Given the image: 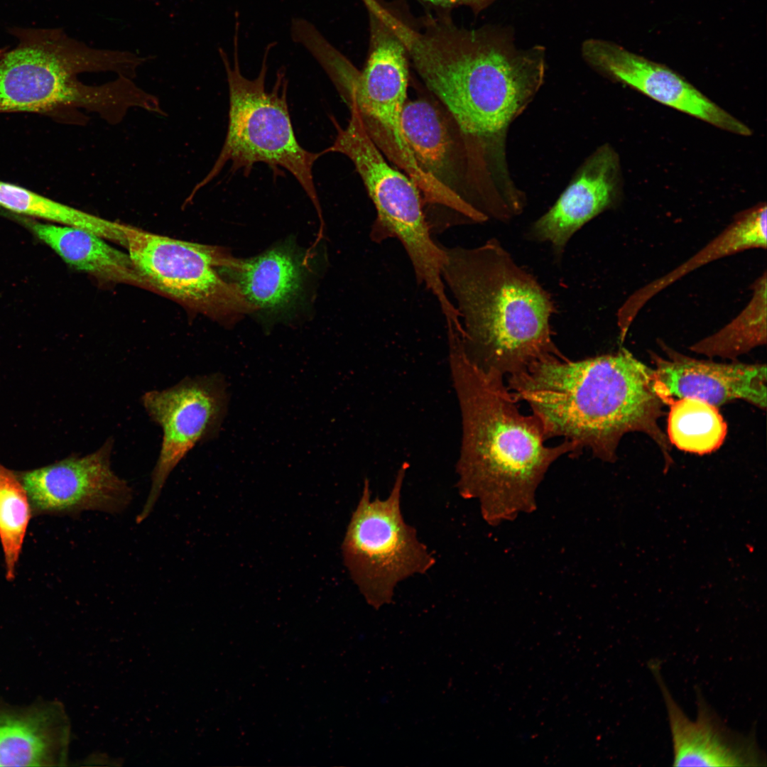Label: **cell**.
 Returning a JSON list of instances; mask_svg holds the SVG:
<instances>
[{"mask_svg":"<svg viewBox=\"0 0 767 767\" xmlns=\"http://www.w3.org/2000/svg\"><path fill=\"white\" fill-rule=\"evenodd\" d=\"M409 464L398 469L388 496L371 499L364 479L361 496L352 513L342 544L344 562L366 603L376 610L393 602L398 583L425 574L435 558L407 524L401 510L403 481Z\"/></svg>","mask_w":767,"mask_h":767,"instance_id":"obj_8","label":"cell"},{"mask_svg":"<svg viewBox=\"0 0 767 767\" xmlns=\"http://www.w3.org/2000/svg\"><path fill=\"white\" fill-rule=\"evenodd\" d=\"M23 224L70 266L98 280L152 290L129 254L103 237L71 226L22 217Z\"/></svg>","mask_w":767,"mask_h":767,"instance_id":"obj_19","label":"cell"},{"mask_svg":"<svg viewBox=\"0 0 767 767\" xmlns=\"http://www.w3.org/2000/svg\"><path fill=\"white\" fill-rule=\"evenodd\" d=\"M767 209L759 203L739 212L717 237L680 266L634 291L617 314L621 341L644 305L657 293L700 266L750 249H766Z\"/></svg>","mask_w":767,"mask_h":767,"instance_id":"obj_18","label":"cell"},{"mask_svg":"<svg viewBox=\"0 0 767 767\" xmlns=\"http://www.w3.org/2000/svg\"><path fill=\"white\" fill-rule=\"evenodd\" d=\"M621 182L617 152L609 143L600 146L580 165L554 205L532 224L529 238L550 243L560 256L578 229L616 205Z\"/></svg>","mask_w":767,"mask_h":767,"instance_id":"obj_15","label":"cell"},{"mask_svg":"<svg viewBox=\"0 0 767 767\" xmlns=\"http://www.w3.org/2000/svg\"><path fill=\"white\" fill-rule=\"evenodd\" d=\"M222 272L256 310L276 312L289 308L302 290V263L284 246L249 259L235 258Z\"/></svg>","mask_w":767,"mask_h":767,"instance_id":"obj_20","label":"cell"},{"mask_svg":"<svg viewBox=\"0 0 767 767\" xmlns=\"http://www.w3.org/2000/svg\"><path fill=\"white\" fill-rule=\"evenodd\" d=\"M31 516L28 497L18 474L0 463V541L9 581L14 580Z\"/></svg>","mask_w":767,"mask_h":767,"instance_id":"obj_25","label":"cell"},{"mask_svg":"<svg viewBox=\"0 0 767 767\" xmlns=\"http://www.w3.org/2000/svg\"><path fill=\"white\" fill-rule=\"evenodd\" d=\"M142 405L162 429L158 457L151 474L148 497L136 522L151 513L168 478L185 456L219 428L227 403L225 386L216 375L186 377L173 386L151 390L141 397Z\"/></svg>","mask_w":767,"mask_h":767,"instance_id":"obj_11","label":"cell"},{"mask_svg":"<svg viewBox=\"0 0 767 767\" xmlns=\"http://www.w3.org/2000/svg\"><path fill=\"white\" fill-rule=\"evenodd\" d=\"M434 11L406 22L409 61L477 155L503 161L509 128L543 84L546 48H518L511 26L465 28L453 21L451 11Z\"/></svg>","mask_w":767,"mask_h":767,"instance_id":"obj_1","label":"cell"},{"mask_svg":"<svg viewBox=\"0 0 767 767\" xmlns=\"http://www.w3.org/2000/svg\"><path fill=\"white\" fill-rule=\"evenodd\" d=\"M668 359L653 354L657 391L665 404L693 398L714 406L742 399L766 408V366L715 363L680 354L663 344Z\"/></svg>","mask_w":767,"mask_h":767,"instance_id":"obj_16","label":"cell"},{"mask_svg":"<svg viewBox=\"0 0 767 767\" xmlns=\"http://www.w3.org/2000/svg\"><path fill=\"white\" fill-rule=\"evenodd\" d=\"M67 727L56 703L0 704V766H45L63 760Z\"/></svg>","mask_w":767,"mask_h":767,"instance_id":"obj_17","label":"cell"},{"mask_svg":"<svg viewBox=\"0 0 767 767\" xmlns=\"http://www.w3.org/2000/svg\"><path fill=\"white\" fill-rule=\"evenodd\" d=\"M507 387L518 401L528 404L546 439L562 437L577 454L587 448L613 462L621 437L642 432L660 447L666 462L671 461L658 423L665 403L653 369L625 349L577 361L545 357L508 376Z\"/></svg>","mask_w":767,"mask_h":767,"instance_id":"obj_3","label":"cell"},{"mask_svg":"<svg viewBox=\"0 0 767 767\" xmlns=\"http://www.w3.org/2000/svg\"><path fill=\"white\" fill-rule=\"evenodd\" d=\"M107 438L96 450L70 456L44 467L18 473L32 515L79 516L84 511L119 514L131 504L134 491L111 464L114 447Z\"/></svg>","mask_w":767,"mask_h":767,"instance_id":"obj_12","label":"cell"},{"mask_svg":"<svg viewBox=\"0 0 767 767\" xmlns=\"http://www.w3.org/2000/svg\"><path fill=\"white\" fill-rule=\"evenodd\" d=\"M447 337L462 427L456 487L464 499H477L484 521L497 526L534 511L536 490L549 467L577 450L565 440L546 446L539 420L521 413L504 378L474 364L459 334Z\"/></svg>","mask_w":767,"mask_h":767,"instance_id":"obj_2","label":"cell"},{"mask_svg":"<svg viewBox=\"0 0 767 767\" xmlns=\"http://www.w3.org/2000/svg\"><path fill=\"white\" fill-rule=\"evenodd\" d=\"M126 249L153 290L217 320L232 322L256 311L222 269L234 259L227 250L124 226Z\"/></svg>","mask_w":767,"mask_h":767,"instance_id":"obj_10","label":"cell"},{"mask_svg":"<svg viewBox=\"0 0 767 767\" xmlns=\"http://www.w3.org/2000/svg\"><path fill=\"white\" fill-rule=\"evenodd\" d=\"M238 22L234 36L233 67L224 50L219 49L229 87L226 138L213 167L197 184L194 192L214 178L227 163H231L232 171L244 169V172H249L255 163H263L273 170L281 167L290 173L312 201L321 219L312 169L315 162L325 153L310 152L299 144L288 111V80L284 72H278L275 85L270 90L266 86L267 60L273 43L266 48L259 75L252 80L242 75L238 55Z\"/></svg>","mask_w":767,"mask_h":767,"instance_id":"obj_6","label":"cell"},{"mask_svg":"<svg viewBox=\"0 0 767 767\" xmlns=\"http://www.w3.org/2000/svg\"><path fill=\"white\" fill-rule=\"evenodd\" d=\"M584 62L599 75L724 131L743 136L751 129L668 67L600 38L580 47Z\"/></svg>","mask_w":767,"mask_h":767,"instance_id":"obj_13","label":"cell"},{"mask_svg":"<svg viewBox=\"0 0 767 767\" xmlns=\"http://www.w3.org/2000/svg\"><path fill=\"white\" fill-rule=\"evenodd\" d=\"M766 272L751 285V300L730 322L690 347L707 357L734 359L766 343Z\"/></svg>","mask_w":767,"mask_h":767,"instance_id":"obj_23","label":"cell"},{"mask_svg":"<svg viewBox=\"0 0 767 767\" xmlns=\"http://www.w3.org/2000/svg\"><path fill=\"white\" fill-rule=\"evenodd\" d=\"M368 55L342 93L353 100L370 137L415 183L424 200L455 214L468 205L448 185L419 166L406 138L402 112L408 83L409 58L401 31L393 21L376 17L369 22Z\"/></svg>","mask_w":767,"mask_h":767,"instance_id":"obj_7","label":"cell"},{"mask_svg":"<svg viewBox=\"0 0 767 767\" xmlns=\"http://www.w3.org/2000/svg\"><path fill=\"white\" fill-rule=\"evenodd\" d=\"M402 125L419 166L442 181L453 148L452 138L442 114L425 99L406 102Z\"/></svg>","mask_w":767,"mask_h":767,"instance_id":"obj_22","label":"cell"},{"mask_svg":"<svg viewBox=\"0 0 767 767\" xmlns=\"http://www.w3.org/2000/svg\"><path fill=\"white\" fill-rule=\"evenodd\" d=\"M433 10L450 11L457 7L468 8L474 16H478L497 0H418Z\"/></svg>","mask_w":767,"mask_h":767,"instance_id":"obj_26","label":"cell"},{"mask_svg":"<svg viewBox=\"0 0 767 767\" xmlns=\"http://www.w3.org/2000/svg\"><path fill=\"white\" fill-rule=\"evenodd\" d=\"M648 666L660 688L670 731L674 766L760 767L766 758L755 733L744 734L727 727L696 688L697 717L690 719L670 693L663 678L660 664L651 660Z\"/></svg>","mask_w":767,"mask_h":767,"instance_id":"obj_14","label":"cell"},{"mask_svg":"<svg viewBox=\"0 0 767 767\" xmlns=\"http://www.w3.org/2000/svg\"><path fill=\"white\" fill-rule=\"evenodd\" d=\"M0 207L25 217L80 228L124 247L126 244L124 224L101 218L1 180Z\"/></svg>","mask_w":767,"mask_h":767,"instance_id":"obj_21","label":"cell"},{"mask_svg":"<svg viewBox=\"0 0 767 767\" xmlns=\"http://www.w3.org/2000/svg\"><path fill=\"white\" fill-rule=\"evenodd\" d=\"M669 405L668 433L678 449L702 455L722 445L727 426L716 406L693 398L673 400Z\"/></svg>","mask_w":767,"mask_h":767,"instance_id":"obj_24","label":"cell"},{"mask_svg":"<svg viewBox=\"0 0 767 767\" xmlns=\"http://www.w3.org/2000/svg\"><path fill=\"white\" fill-rule=\"evenodd\" d=\"M0 51V113H96L109 124L131 108L155 112L158 99L132 80L148 58L91 47L58 28H14Z\"/></svg>","mask_w":767,"mask_h":767,"instance_id":"obj_5","label":"cell"},{"mask_svg":"<svg viewBox=\"0 0 767 767\" xmlns=\"http://www.w3.org/2000/svg\"><path fill=\"white\" fill-rule=\"evenodd\" d=\"M348 102V124L343 128L333 119L337 136L325 153L345 155L359 174L376 211L370 239L376 243L398 239L417 281L433 283L440 276L445 252L432 236L420 190L407 175L386 162L368 134L355 102Z\"/></svg>","mask_w":767,"mask_h":767,"instance_id":"obj_9","label":"cell"},{"mask_svg":"<svg viewBox=\"0 0 767 767\" xmlns=\"http://www.w3.org/2000/svg\"><path fill=\"white\" fill-rule=\"evenodd\" d=\"M1 50V49H0Z\"/></svg>","mask_w":767,"mask_h":767,"instance_id":"obj_27","label":"cell"},{"mask_svg":"<svg viewBox=\"0 0 767 767\" xmlns=\"http://www.w3.org/2000/svg\"><path fill=\"white\" fill-rule=\"evenodd\" d=\"M442 277L455 300L467 357L486 372L513 375L564 356L553 342L550 294L496 238L475 247L442 245Z\"/></svg>","mask_w":767,"mask_h":767,"instance_id":"obj_4","label":"cell"}]
</instances>
